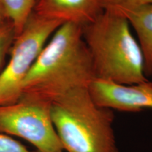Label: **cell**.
<instances>
[{
	"instance_id": "obj_7",
	"label": "cell",
	"mask_w": 152,
	"mask_h": 152,
	"mask_svg": "<svg viewBox=\"0 0 152 152\" xmlns=\"http://www.w3.org/2000/svg\"><path fill=\"white\" fill-rule=\"evenodd\" d=\"M104 11L102 0H37L33 12L61 23L84 26Z\"/></svg>"
},
{
	"instance_id": "obj_12",
	"label": "cell",
	"mask_w": 152,
	"mask_h": 152,
	"mask_svg": "<svg viewBox=\"0 0 152 152\" xmlns=\"http://www.w3.org/2000/svg\"><path fill=\"white\" fill-rule=\"evenodd\" d=\"M146 4H152V0H102L103 9L133 7Z\"/></svg>"
},
{
	"instance_id": "obj_5",
	"label": "cell",
	"mask_w": 152,
	"mask_h": 152,
	"mask_svg": "<svg viewBox=\"0 0 152 152\" xmlns=\"http://www.w3.org/2000/svg\"><path fill=\"white\" fill-rule=\"evenodd\" d=\"M52 104L22 96L14 104L0 106V132L26 140L37 152H64L51 113Z\"/></svg>"
},
{
	"instance_id": "obj_10",
	"label": "cell",
	"mask_w": 152,
	"mask_h": 152,
	"mask_svg": "<svg viewBox=\"0 0 152 152\" xmlns=\"http://www.w3.org/2000/svg\"><path fill=\"white\" fill-rule=\"evenodd\" d=\"M16 37L14 28L10 22L0 30V73L8 59Z\"/></svg>"
},
{
	"instance_id": "obj_8",
	"label": "cell",
	"mask_w": 152,
	"mask_h": 152,
	"mask_svg": "<svg viewBox=\"0 0 152 152\" xmlns=\"http://www.w3.org/2000/svg\"><path fill=\"white\" fill-rule=\"evenodd\" d=\"M110 9L118 13L128 20L135 31L144 60L146 76L152 75V4Z\"/></svg>"
},
{
	"instance_id": "obj_1",
	"label": "cell",
	"mask_w": 152,
	"mask_h": 152,
	"mask_svg": "<svg viewBox=\"0 0 152 152\" xmlns=\"http://www.w3.org/2000/svg\"><path fill=\"white\" fill-rule=\"evenodd\" d=\"M95 79L83 26L66 23L57 28L34 63L23 83L21 96L52 104L70 91L89 88Z\"/></svg>"
},
{
	"instance_id": "obj_9",
	"label": "cell",
	"mask_w": 152,
	"mask_h": 152,
	"mask_svg": "<svg viewBox=\"0 0 152 152\" xmlns=\"http://www.w3.org/2000/svg\"><path fill=\"white\" fill-rule=\"evenodd\" d=\"M37 0H1L6 15L14 26L16 36L23 29L33 13Z\"/></svg>"
},
{
	"instance_id": "obj_3",
	"label": "cell",
	"mask_w": 152,
	"mask_h": 152,
	"mask_svg": "<svg viewBox=\"0 0 152 152\" xmlns=\"http://www.w3.org/2000/svg\"><path fill=\"white\" fill-rule=\"evenodd\" d=\"M51 113L64 151L120 152L113 110L95 103L88 88L75 89L57 99Z\"/></svg>"
},
{
	"instance_id": "obj_11",
	"label": "cell",
	"mask_w": 152,
	"mask_h": 152,
	"mask_svg": "<svg viewBox=\"0 0 152 152\" xmlns=\"http://www.w3.org/2000/svg\"><path fill=\"white\" fill-rule=\"evenodd\" d=\"M0 152H34L12 137L0 132Z\"/></svg>"
},
{
	"instance_id": "obj_2",
	"label": "cell",
	"mask_w": 152,
	"mask_h": 152,
	"mask_svg": "<svg viewBox=\"0 0 152 152\" xmlns=\"http://www.w3.org/2000/svg\"><path fill=\"white\" fill-rule=\"evenodd\" d=\"M83 36L96 78L123 85L148 80L141 48L122 15L104 9L92 22L83 26Z\"/></svg>"
},
{
	"instance_id": "obj_6",
	"label": "cell",
	"mask_w": 152,
	"mask_h": 152,
	"mask_svg": "<svg viewBox=\"0 0 152 152\" xmlns=\"http://www.w3.org/2000/svg\"><path fill=\"white\" fill-rule=\"evenodd\" d=\"M97 105L123 112L152 109V82L123 85L96 78L88 88Z\"/></svg>"
},
{
	"instance_id": "obj_13",
	"label": "cell",
	"mask_w": 152,
	"mask_h": 152,
	"mask_svg": "<svg viewBox=\"0 0 152 152\" xmlns=\"http://www.w3.org/2000/svg\"><path fill=\"white\" fill-rule=\"evenodd\" d=\"M9 22V21L7 19L4 9L2 1H1V0H0V30Z\"/></svg>"
},
{
	"instance_id": "obj_4",
	"label": "cell",
	"mask_w": 152,
	"mask_h": 152,
	"mask_svg": "<svg viewBox=\"0 0 152 152\" xmlns=\"http://www.w3.org/2000/svg\"><path fill=\"white\" fill-rule=\"evenodd\" d=\"M63 23L33 13L15 38L8 59L0 73V106L21 97L22 85L39 54Z\"/></svg>"
}]
</instances>
